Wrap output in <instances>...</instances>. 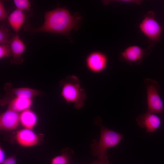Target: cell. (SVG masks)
Instances as JSON below:
<instances>
[{"mask_svg": "<svg viewBox=\"0 0 164 164\" xmlns=\"http://www.w3.org/2000/svg\"><path fill=\"white\" fill-rule=\"evenodd\" d=\"M44 18V22L40 27L34 28L28 24L25 26V30L33 33L47 32L68 36L70 30L77 27L80 21L79 17L71 15L64 8L46 12Z\"/></svg>", "mask_w": 164, "mask_h": 164, "instance_id": "obj_1", "label": "cell"}, {"mask_svg": "<svg viewBox=\"0 0 164 164\" xmlns=\"http://www.w3.org/2000/svg\"><path fill=\"white\" fill-rule=\"evenodd\" d=\"M100 135L99 141L94 140L91 145L92 153L99 160L107 159V149L117 146L123 138L120 133L108 129L100 124Z\"/></svg>", "mask_w": 164, "mask_h": 164, "instance_id": "obj_2", "label": "cell"}, {"mask_svg": "<svg viewBox=\"0 0 164 164\" xmlns=\"http://www.w3.org/2000/svg\"><path fill=\"white\" fill-rule=\"evenodd\" d=\"M61 94L66 102L73 104L74 107L78 109L84 106L86 94L77 77H67L61 82Z\"/></svg>", "mask_w": 164, "mask_h": 164, "instance_id": "obj_3", "label": "cell"}, {"mask_svg": "<svg viewBox=\"0 0 164 164\" xmlns=\"http://www.w3.org/2000/svg\"><path fill=\"white\" fill-rule=\"evenodd\" d=\"M139 28L148 38L150 47L153 46L160 39L162 27L155 19L153 12L149 11L145 14Z\"/></svg>", "mask_w": 164, "mask_h": 164, "instance_id": "obj_4", "label": "cell"}, {"mask_svg": "<svg viewBox=\"0 0 164 164\" xmlns=\"http://www.w3.org/2000/svg\"><path fill=\"white\" fill-rule=\"evenodd\" d=\"M147 92L148 110L154 113L164 112V106L159 95L160 88L158 82L149 78L144 79Z\"/></svg>", "mask_w": 164, "mask_h": 164, "instance_id": "obj_5", "label": "cell"}, {"mask_svg": "<svg viewBox=\"0 0 164 164\" xmlns=\"http://www.w3.org/2000/svg\"><path fill=\"white\" fill-rule=\"evenodd\" d=\"M5 95L0 100V105L2 106L8 104L12 99L17 97H27L33 99L42 94L39 91L26 87L14 88L10 82L6 83L4 86Z\"/></svg>", "mask_w": 164, "mask_h": 164, "instance_id": "obj_6", "label": "cell"}, {"mask_svg": "<svg viewBox=\"0 0 164 164\" xmlns=\"http://www.w3.org/2000/svg\"><path fill=\"white\" fill-rule=\"evenodd\" d=\"M149 52L147 50L137 46H132L127 48L121 54V60L129 64H139L142 61L144 57Z\"/></svg>", "mask_w": 164, "mask_h": 164, "instance_id": "obj_7", "label": "cell"}, {"mask_svg": "<svg viewBox=\"0 0 164 164\" xmlns=\"http://www.w3.org/2000/svg\"><path fill=\"white\" fill-rule=\"evenodd\" d=\"M136 120L138 126L145 128L147 133L155 131L161 123V120L157 115L148 111L143 114L138 115Z\"/></svg>", "mask_w": 164, "mask_h": 164, "instance_id": "obj_8", "label": "cell"}, {"mask_svg": "<svg viewBox=\"0 0 164 164\" xmlns=\"http://www.w3.org/2000/svg\"><path fill=\"white\" fill-rule=\"evenodd\" d=\"M19 114L8 108L0 115V129L3 131L14 130L20 124Z\"/></svg>", "mask_w": 164, "mask_h": 164, "instance_id": "obj_9", "label": "cell"}, {"mask_svg": "<svg viewBox=\"0 0 164 164\" xmlns=\"http://www.w3.org/2000/svg\"><path fill=\"white\" fill-rule=\"evenodd\" d=\"M15 139L17 143L24 147H31L37 145L39 138L32 130L23 128L18 131L15 134Z\"/></svg>", "mask_w": 164, "mask_h": 164, "instance_id": "obj_10", "label": "cell"}, {"mask_svg": "<svg viewBox=\"0 0 164 164\" xmlns=\"http://www.w3.org/2000/svg\"><path fill=\"white\" fill-rule=\"evenodd\" d=\"M8 44L10 47L12 54L10 63L15 64H20L23 61L21 56L25 50V45L18 34L11 37Z\"/></svg>", "mask_w": 164, "mask_h": 164, "instance_id": "obj_11", "label": "cell"}, {"mask_svg": "<svg viewBox=\"0 0 164 164\" xmlns=\"http://www.w3.org/2000/svg\"><path fill=\"white\" fill-rule=\"evenodd\" d=\"M107 63L105 55L99 52L92 53L87 57L86 64L91 71L98 73L103 70L106 67Z\"/></svg>", "mask_w": 164, "mask_h": 164, "instance_id": "obj_12", "label": "cell"}, {"mask_svg": "<svg viewBox=\"0 0 164 164\" xmlns=\"http://www.w3.org/2000/svg\"><path fill=\"white\" fill-rule=\"evenodd\" d=\"M19 119L20 124L24 128L32 130L36 125L38 121L36 114L30 108L20 112Z\"/></svg>", "mask_w": 164, "mask_h": 164, "instance_id": "obj_13", "label": "cell"}, {"mask_svg": "<svg viewBox=\"0 0 164 164\" xmlns=\"http://www.w3.org/2000/svg\"><path fill=\"white\" fill-rule=\"evenodd\" d=\"M33 104L32 99L23 97H17L11 100L8 104V108L17 112L30 108Z\"/></svg>", "mask_w": 164, "mask_h": 164, "instance_id": "obj_14", "label": "cell"}, {"mask_svg": "<svg viewBox=\"0 0 164 164\" xmlns=\"http://www.w3.org/2000/svg\"><path fill=\"white\" fill-rule=\"evenodd\" d=\"M26 19V15L24 12L17 9L13 11L8 17L9 23L16 34H17Z\"/></svg>", "mask_w": 164, "mask_h": 164, "instance_id": "obj_15", "label": "cell"}, {"mask_svg": "<svg viewBox=\"0 0 164 164\" xmlns=\"http://www.w3.org/2000/svg\"><path fill=\"white\" fill-rule=\"evenodd\" d=\"M73 151L69 148L63 149L61 154L53 157L51 160V164H70Z\"/></svg>", "mask_w": 164, "mask_h": 164, "instance_id": "obj_16", "label": "cell"}, {"mask_svg": "<svg viewBox=\"0 0 164 164\" xmlns=\"http://www.w3.org/2000/svg\"><path fill=\"white\" fill-rule=\"evenodd\" d=\"M11 35L8 29L4 24L0 26V43L1 44H8Z\"/></svg>", "mask_w": 164, "mask_h": 164, "instance_id": "obj_17", "label": "cell"}, {"mask_svg": "<svg viewBox=\"0 0 164 164\" xmlns=\"http://www.w3.org/2000/svg\"><path fill=\"white\" fill-rule=\"evenodd\" d=\"M13 1L16 9L22 11L28 10L31 7L28 0H14Z\"/></svg>", "mask_w": 164, "mask_h": 164, "instance_id": "obj_18", "label": "cell"}, {"mask_svg": "<svg viewBox=\"0 0 164 164\" xmlns=\"http://www.w3.org/2000/svg\"><path fill=\"white\" fill-rule=\"evenodd\" d=\"M11 56L12 57V54L10 46L8 44H0V59Z\"/></svg>", "mask_w": 164, "mask_h": 164, "instance_id": "obj_19", "label": "cell"}, {"mask_svg": "<svg viewBox=\"0 0 164 164\" xmlns=\"http://www.w3.org/2000/svg\"><path fill=\"white\" fill-rule=\"evenodd\" d=\"M8 17V13L5 10L3 4V2L0 1V21H5Z\"/></svg>", "mask_w": 164, "mask_h": 164, "instance_id": "obj_20", "label": "cell"}, {"mask_svg": "<svg viewBox=\"0 0 164 164\" xmlns=\"http://www.w3.org/2000/svg\"><path fill=\"white\" fill-rule=\"evenodd\" d=\"M0 164H17L16 157L14 155L11 156L5 159Z\"/></svg>", "mask_w": 164, "mask_h": 164, "instance_id": "obj_21", "label": "cell"}, {"mask_svg": "<svg viewBox=\"0 0 164 164\" xmlns=\"http://www.w3.org/2000/svg\"><path fill=\"white\" fill-rule=\"evenodd\" d=\"M109 161L107 159L99 160L92 162L91 164H109Z\"/></svg>", "mask_w": 164, "mask_h": 164, "instance_id": "obj_22", "label": "cell"}, {"mask_svg": "<svg viewBox=\"0 0 164 164\" xmlns=\"http://www.w3.org/2000/svg\"><path fill=\"white\" fill-rule=\"evenodd\" d=\"M5 153L4 150L1 146L0 147V163L5 159Z\"/></svg>", "mask_w": 164, "mask_h": 164, "instance_id": "obj_23", "label": "cell"}, {"mask_svg": "<svg viewBox=\"0 0 164 164\" xmlns=\"http://www.w3.org/2000/svg\"><path fill=\"white\" fill-rule=\"evenodd\" d=\"M163 117H164V115H163Z\"/></svg>", "mask_w": 164, "mask_h": 164, "instance_id": "obj_24", "label": "cell"}]
</instances>
